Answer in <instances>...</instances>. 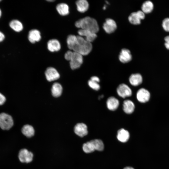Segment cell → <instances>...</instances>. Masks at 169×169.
Listing matches in <instances>:
<instances>
[{
    "label": "cell",
    "instance_id": "obj_16",
    "mask_svg": "<svg viewBox=\"0 0 169 169\" xmlns=\"http://www.w3.org/2000/svg\"><path fill=\"white\" fill-rule=\"evenodd\" d=\"M119 102L118 100L114 97L109 98L106 101V105L107 108L110 110L114 111L117 109Z\"/></svg>",
    "mask_w": 169,
    "mask_h": 169
},
{
    "label": "cell",
    "instance_id": "obj_4",
    "mask_svg": "<svg viewBox=\"0 0 169 169\" xmlns=\"http://www.w3.org/2000/svg\"><path fill=\"white\" fill-rule=\"evenodd\" d=\"M12 116L5 113L0 114V127L3 130H8L13 125Z\"/></svg>",
    "mask_w": 169,
    "mask_h": 169
},
{
    "label": "cell",
    "instance_id": "obj_6",
    "mask_svg": "<svg viewBox=\"0 0 169 169\" xmlns=\"http://www.w3.org/2000/svg\"><path fill=\"white\" fill-rule=\"evenodd\" d=\"M18 157L21 162L28 163L32 161L33 154L32 152L28 151L27 149H23L20 151Z\"/></svg>",
    "mask_w": 169,
    "mask_h": 169
},
{
    "label": "cell",
    "instance_id": "obj_10",
    "mask_svg": "<svg viewBox=\"0 0 169 169\" xmlns=\"http://www.w3.org/2000/svg\"><path fill=\"white\" fill-rule=\"evenodd\" d=\"M103 28L108 33L114 32L117 28V25L115 21L111 18L107 19L103 25Z\"/></svg>",
    "mask_w": 169,
    "mask_h": 169
},
{
    "label": "cell",
    "instance_id": "obj_12",
    "mask_svg": "<svg viewBox=\"0 0 169 169\" xmlns=\"http://www.w3.org/2000/svg\"><path fill=\"white\" fill-rule=\"evenodd\" d=\"M74 131L75 134L80 137L86 136L88 133L87 127L83 123H78L74 126Z\"/></svg>",
    "mask_w": 169,
    "mask_h": 169
},
{
    "label": "cell",
    "instance_id": "obj_35",
    "mask_svg": "<svg viewBox=\"0 0 169 169\" xmlns=\"http://www.w3.org/2000/svg\"><path fill=\"white\" fill-rule=\"evenodd\" d=\"M1 14H2V12H1V10L0 9V18L1 16Z\"/></svg>",
    "mask_w": 169,
    "mask_h": 169
},
{
    "label": "cell",
    "instance_id": "obj_20",
    "mask_svg": "<svg viewBox=\"0 0 169 169\" xmlns=\"http://www.w3.org/2000/svg\"><path fill=\"white\" fill-rule=\"evenodd\" d=\"M77 10L79 12L83 13L88 9L89 4L86 0H79L76 2Z\"/></svg>",
    "mask_w": 169,
    "mask_h": 169
},
{
    "label": "cell",
    "instance_id": "obj_25",
    "mask_svg": "<svg viewBox=\"0 0 169 169\" xmlns=\"http://www.w3.org/2000/svg\"><path fill=\"white\" fill-rule=\"evenodd\" d=\"M153 7V3L150 1H147L144 2L142 5V11L144 13H148L152 12Z\"/></svg>",
    "mask_w": 169,
    "mask_h": 169
},
{
    "label": "cell",
    "instance_id": "obj_19",
    "mask_svg": "<svg viewBox=\"0 0 169 169\" xmlns=\"http://www.w3.org/2000/svg\"><path fill=\"white\" fill-rule=\"evenodd\" d=\"M117 137L119 141L121 142H125L128 140L130 134L127 131L122 128L118 131Z\"/></svg>",
    "mask_w": 169,
    "mask_h": 169
},
{
    "label": "cell",
    "instance_id": "obj_30",
    "mask_svg": "<svg viewBox=\"0 0 169 169\" xmlns=\"http://www.w3.org/2000/svg\"><path fill=\"white\" fill-rule=\"evenodd\" d=\"M6 100V99L5 96L0 93V105H3Z\"/></svg>",
    "mask_w": 169,
    "mask_h": 169
},
{
    "label": "cell",
    "instance_id": "obj_29",
    "mask_svg": "<svg viewBox=\"0 0 169 169\" xmlns=\"http://www.w3.org/2000/svg\"><path fill=\"white\" fill-rule=\"evenodd\" d=\"M162 25L163 29L166 31L169 32V18L164 19L162 21Z\"/></svg>",
    "mask_w": 169,
    "mask_h": 169
},
{
    "label": "cell",
    "instance_id": "obj_23",
    "mask_svg": "<svg viewBox=\"0 0 169 169\" xmlns=\"http://www.w3.org/2000/svg\"><path fill=\"white\" fill-rule=\"evenodd\" d=\"M62 90L63 88L61 85L58 83H55L52 86L51 89L52 95L54 97H58L61 95Z\"/></svg>",
    "mask_w": 169,
    "mask_h": 169
},
{
    "label": "cell",
    "instance_id": "obj_14",
    "mask_svg": "<svg viewBox=\"0 0 169 169\" xmlns=\"http://www.w3.org/2000/svg\"><path fill=\"white\" fill-rule=\"evenodd\" d=\"M28 38L29 41L32 43L38 42L41 38L40 33L38 30L32 29L29 32Z\"/></svg>",
    "mask_w": 169,
    "mask_h": 169
},
{
    "label": "cell",
    "instance_id": "obj_26",
    "mask_svg": "<svg viewBox=\"0 0 169 169\" xmlns=\"http://www.w3.org/2000/svg\"><path fill=\"white\" fill-rule=\"evenodd\" d=\"M82 149L84 151L87 153L92 152L95 150L91 141L84 143Z\"/></svg>",
    "mask_w": 169,
    "mask_h": 169
},
{
    "label": "cell",
    "instance_id": "obj_17",
    "mask_svg": "<svg viewBox=\"0 0 169 169\" xmlns=\"http://www.w3.org/2000/svg\"><path fill=\"white\" fill-rule=\"evenodd\" d=\"M135 108L133 102L130 100H125L123 103V110L125 113L131 114L133 112Z\"/></svg>",
    "mask_w": 169,
    "mask_h": 169
},
{
    "label": "cell",
    "instance_id": "obj_22",
    "mask_svg": "<svg viewBox=\"0 0 169 169\" xmlns=\"http://www.w3.org/2000/svg\"><path fill=\"white\" fill-rule=\"evenodd\" d=\"M21 131L23 134L27 137H31L34 134L35 131L33 128L29 125H24Z\"/></svg>",
    "mask_w": 169,
    "mask_h": 169
},
{
    "label": "cell",
    "instance_id": "obj_7",
    "mask_svg": "<svg viewBox=\"0 0 169 169\" xmlns=\"http://www.w3.org/2000/svg\"><path fill=\"white\" fill-rule=\"evenodd\" d=\"M118 95L122 98L131 96L132 92L130 88L126 84H122L119 85L117 89Z\"/></svg>",
    "mask_w": 169,
    "mask_h": 169
},
{
    "label": "cell",
    "instance_id": "obj_15",
    "mask_svg": "<svg viewBox=\"0 0 169 169\" xmlns=\"http://www.w3.org/2000/svg\"><path fill=\"white\" fill-rule=\"evenodd\" d=\"M47 48L51 52H57L61 49V45L57 39H53L49 40L47 43Z\"/></svg>",
    "mask_w": 169,
    "mask_h": 169
},
{
    "label": "cell",
    "instance_id": "obj_31",
    "mask_svg": "<svg viewBox=\"0 0 169 169\" xmlns=\"http://www.w3.org/2000/svg\"><path fill=\"white\" fill-rule=\"evenodd\" d=\"M165 45L166 48L169 49V36H166L164 38Z\"/></svg>",
    "mask_w": 169,
    "mask_h": 169
},
{
    "label": "cell",
    "instance_id": "obj_13",
    "mask_svg": "<svg viewBox=\"0 0 169 169\" xmlns=\"http://www.w3.org/2000/svg\"><path fill=\"white\" fill-rule=\"evenodd\" d=\"M119 59L122 63H125L129 62L132 59L131 52L128 49H122L119 55Z\"/></svg>",
    "mask_w": 169,
    "mask_h": 169
},
{
    "label": "cell",
    "instance_id": "obj_32",
    "mask_svg": "<svg viewBox=\"0 0 169 169\" xmlns=\"http://www.w3.org/2000/svg\"><path fill=\"white\" fill-rule=\"evenodd\" d=\"M90 80L97 82L99 83L100 82V79L99 78L96 76H93L92 77L90 78Z\"/></svg>",
    "mask_w": 169,
    "mask_h": 169
},
{
    "label": "cell",
    "instance_id": "obj_5",
    "mask_svg": "<svg viewBox=\"0 0 169 169\" xmlns=\"http://www.w3.org/2000/svg\"><path fill=\"white\" fill-rule=\"evenodd\" d=\"M145 18V13L142 11L139 10L131 13L129 16L128 20L132 24L136 25L140 24L141 20Z\"/></svg>",
    "mask_w": 169,
    "mask_h": 169
},
{
    "label": "cell",
    "instance_id": "obj_24",
    "mask_svg": "<svg viewBox=\"0 0 169 169\" xmlns=\"http://www.w3.org/2000/svg\"><path fill=\"white\" fill-rule=\"evenodd\" d=\"M10 27L16 32H20L23 28L22 23L17 20H13L10 22L9 23Z\"/></svg>",
    "mask_w": 169,
    "mask_h": 169
},
{
    "label": "cell",
    "instance_id": "obj_36",
    "mask_svg": "<svg viewBox=\"0 0 169 169\" xmlns=\"http://www.w3.org/2000/svg\"><path fill=\"white\" fill-rule=\"evenodd\" d=\"M47 1H49V2H53L54 1V0H48Z\"/></svg>",
    "mask_w": 169,
    "mask_h": 169
},
{
    "label": "cell",
    "instance_id": "obj_18",
    "mask_svg": "<svg viewBox=\"0 0 169 169\" xmlns=\"http://www.w3.org/2000/svg\"><path fill=\"white\" fill-rule=\"evenodd\" d=\"M130 83L133 86H137L140 84L142 82V77L139 74H132L129 78Z\"/></svg>",
    "mask_w": 169,
    "mask_h": 169
},
{
    "label": "cell",
    "instance_id": "obj_37",
    "mask_svg": "<svg viewBox=\"0 0 169 169\" xmlns=\"http://www.w3.org/2000/svg\"><path fill=\"white\" fill-rule=\"evenodd\" d=\"M1 0H0V2L1 1Z\"/></svg>",
    "mask_w": 169,
    "mask_h": 169
},
{
    "label": "cell",
    "instance_id": "obj_21",
    "mask_svg": "<svg viewBox=\"0 0 169 169\" xmlns=\"http://www.w3.org/2000/svg\"><path fill=\"white\" fill-rule=\"evenodd\" d=\"M56 10L59 14L62 16H65L69 13V7L68 5L64 3L58 4L56 7Z\"/></svg>",
    "mask_w": 169,
    "mask_h": 169
},
{
    "label": "cell",
    "instance_id": "obj_27",
    "mask_svg": "<svg viewBox=\"0 0 169 169\" xmlns=\"http://www.w3.org/2000/svg\"><path fill=\"white\" fill-rule=\"evenodd\" d=\"M94 146L95 150L98 151H103L104 145L102 141L100 139H95L91 140Z\"/></svg>",
    "mask_w": 169,
    "mask_h": 169
},
{
    "label": "cell",
    "instance_id": "obj_34",
    "mask_svg": "<svg viewBox=\"0 0 169 169\" xmlns=\"http://www.w3.org/2000/svg\"><path fill=\"white\" fill-rule=\"evenodd\" d=\"M124 169H134L131 167H125Z\"/></svg>",
    "mask_w": 169,
    "mask_h": 169
},
{
    "label": "cell",
    "instance_id": "obj_2",
    "mask_svg": "<svg viewBox=\"0 0 169 169\" xmlns=\"http://www.w3.org/2000/svg\"><path fill=\"white\" fill-rule=\"evenodd\" d=\"M75 25L77 28L89 30L95 33L99 30V27L96 20L89 17H86L77 21Z\"/></svg>",
    "mask_w": 169,
    "mask_h": 169
},
{
    "label": "cell",
    "instance_id": "obj_11",
    "mask_svg": "<svg viewBox=\"0 0 169 169\" xmlns=\"http://www.w3.org/2000/svg\"><path fill=\"white\" fill-rule=\"evenodd\" d=\"M45 75L47 79L50 82L58 79L60 75L57 71L54 68L49 67L48 68L45 72Z\"/></svg>",
    "mask_w": 169,
    "mask_h": 169
},
{
    "label": "cell",
    "instance_id": "obj_28",
    "mask_svg": "<svg viewBox=\"0 0 169 169\" xmlns=\"http://www.w3.org/2000/svg\"><path fill=\"white\" fill-rule=\"evenodd\" d=\"M88 84L90 87L95 90H98L100 89V86L98 83L90 80Z\"/></svg>",
    "mask_w": 169,
    "mask_h": 169
},
{
    "label": "cell",
    "instance_id": "obj_8",
    "mask_svg": "<svg viewBox=\"0 0 169 169\" xmlns=\"http://www.w3.org/2000/svg\"><path fill=\"white\" fill-rule=\"evenodd\" d=\"M150 98V94L147 90L142 88L138 90L136 93V98L140 102L145 103L148 101Z\"/></svg>",
    "mask_w": 169,
    "mask_h": 169
},
{
    "label": "cell",
    "instance_id": "obj_33",
    "mask_svg": "<svg viewBox=\"0 0 169 169\" xmlns=\"http://www.w3.org/2000/svg\"><path fill=\"white\" fill-rule=\"evenodd\" d=\"M5 38V36L2 32L0 31V42H2Z\"/></svg>",
    "mask_w": 169,
    "mask_h": 169
},
{
    "label": "cell",
    "instance_id": "obj_3",
    "mask_svg": "<svg viewBox=\"0 0 169 169\" xmlns=\"http://www.w3.org/2000/svg\"><path fill=\"white\" fill-rule=\"evenodd\" d=\"M64 58L66 60L69 61L70 66L72 69L79 68L83 62L82 55L71 50H68L65 53Z\"/></svg>",
    "mask_w": 169,
    "mask_h": 169
},
{
    "label": "cell",
    "instance_id": "obj_1",
    "mask_svg": "<svg viewBox=\"0 0 169 169\" xmlns=\"http://www.w3.org/2000/svg\"><path fill=\"white\" fill-rule=\"evenodd\" d=\"M67 44L69 49L82 56L89 54L92 49L91 43L79 35H73L70 37L67 41Z\"/></svg>",
    "mask_w": 169,
    "mask_h": 169
},
{
    "label": "cell",
    "instance_id": "obj_9",
    "mask_svg": "<svg viewBox=\"0 0 169 169\" xmlns=\"http://www.w3.org/2000/svg\"><path fill=\"white\" fill-rule=\"evenodd\" d=\"M78 33L79 35L83 37L86 40L91 43L97 37L96 33L86 30L80 29Z\"/></svg>",
    "mask_w": 169,
    "mask_h": 169
}]
</instances>
